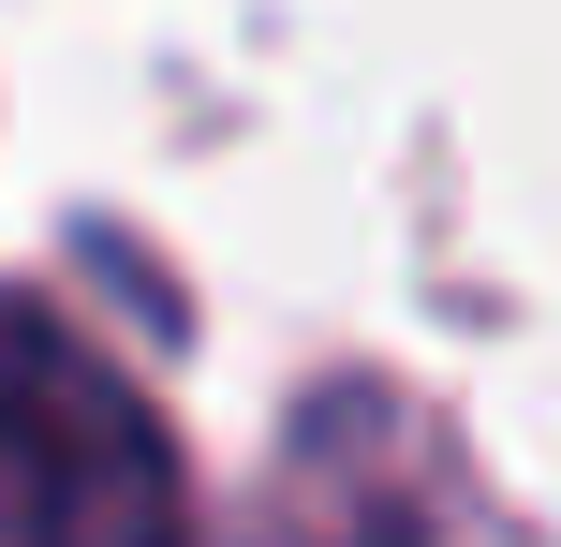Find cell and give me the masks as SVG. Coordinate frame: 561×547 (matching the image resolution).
Wrapping results in <instances>:
<instances>
[{"mask_svg":"<svg viewBox=\"0 0 561 547\" xmlns=\"http://www.w3.org/2000/svg\"><path fill=\"white\" fill-rule=\"evenodd\" d=\"M0 547H193L178 444L30 296H0Z\"/></svg>","mask_w":561,"mask_h":547,"instance_id":"6da1fadb","label":"cell"}]
</instances>
